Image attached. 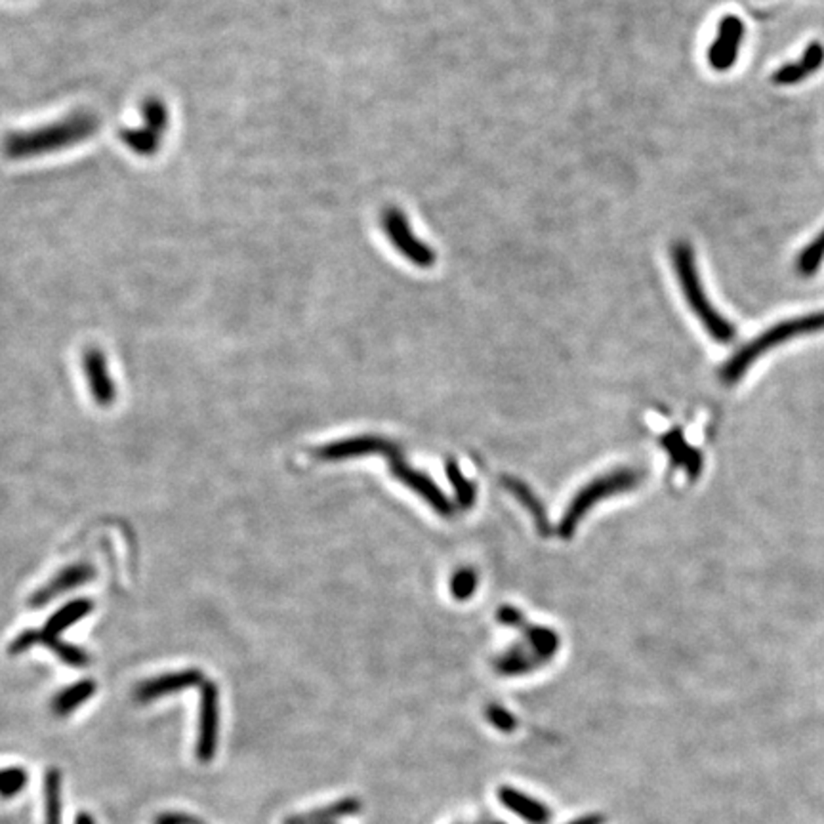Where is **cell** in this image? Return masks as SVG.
Masks as SVG:
<instances>
[{"label": "cell", "instance_id": "1", "mask_svg": "<svg viewBox=\"0 0 824 824\" xmlns=\"http://www.w3.org/2000/svg\"><path fill=\"white\" fill-rule=\"evenodd\" d=\"M100 117L92 111H75L64 118L54 120L31 130L10 132L3 140L4 157L12 161L39 159L52 155L79 144L88 142L100 130Z\"/></svg>", "mask_w": 824, "mask_h": 824}, {"label": "cell", "instance_id": "2", "mask_svg": "<svg viewBox=\"0 0 824 824\" xmlns=\"http://www.w3.org/2000/svg\"><path fill=\"white\" fill-rule=\"evenodd\" d=\"M670 256H671V264H674V269L678 275L681 293L687 300V305H689L691 311L698 317L700 325L706 329L710 338L715 340L717 344H729L735 340V336H737L735 325L729 323V320L714 308L710 298L706 296V290L698 275L697 258H695V250L691 244L685 241L674 242V247H671L670 250Z\"/></svg>", "mask_w": 824, "mask_h": 824}, {"label": "cell", "instance_id": "3", "mask_svg": "<svg viewBox=\"0 0 824 824\" xmlns=\"http://www.w3.org/2000/svg\"><path fill=\"white\" fill-rule=\"evenodd\" d=\"M819 330H824V310L793 317V319H786L783 320V323H776L766 332L758 334L756 338L748 342L746 346H742L737 354L722 366L720 378L725 381L727 386L737 384V381L748 373V369L754 364V361L761 357L763 354H767L771 347L798 338V336L819 332Z\"/></svg>", "mask_w": 824, "mask_h": 824}, {"label": "cell", "instance_id": "4", "mask_svg": "<svg viewBox=\"0 0 824 824\" xmlns=\"http://www.w3.org/2000/svg\"><path fill=\"white\" fill-rule=\"evenodd\" d=\"M641 479L644 478H641V473L636 469H617L613 473H605V476L586 485L583 491L573 498L569 510L565 512L559 525V537L571 539L576 525L583 522V517L595 506V504L609 496L634 491L641 483Z\"/></svg>", "mask_w": 824, "mask_h": 824}, {"label": "cell", "instance_id": "5", "mask_svg": "<svg viewBox=\"0 0 824 824\" xmlns=\"http://www.w3.org/2000/svg\"><path fill=\"white\" fill-rule=\"evenodd\" d=\"M380 225L384 229L386 237L393 244V249L399 252L407 262L412 266L422 267V269H430L437 262V254L430 247V244L424 242L408 224L407 214L397 208V206H388L381 210L380 216Z\"/></svg>", "mask_w": 824, "mask_h": 824}, {"label": "cell", "instance_id": "6", "mask_svg": "<svg viewBox=\"0 0 824 824\" xmlns=\"http://www.w3.org/2000/svg\"><path fill=\"white\" fill-rule=\"evenodd\" d=\"M220 732V691L214 681L201 685V705H198V735L195 756L201 763H208L218 752Z\"/></svg>", "mask_w": 824, "mask_h": 824}, {"label": "cell", "instance_id": "7", "mask_svg": "<svg viewBox=\"0 0 824 824\" xmlns=\"http://www.w3.org/2000/svg\"><path fill=\"white\" fill-rule=\"evenodd\" d=\"M384 456L388 458L391 476L395 479H399L405 487L410 488V491H415L420 498H424L437 513L452 515L454 506L449 502V498L439 491V487L430 478L424 476V473H420L416 469H412L405 462V458L401 456L399 449H397L395 445H391L390 451Z\"/></svg>", "mask_w": 824, "mask_h": 824}, {"label": "cell", "instance_id": "8", "mask_svg": "<svg viewBox=\"0 0 824 824\" xmlns=\"http://www.w3.org/2000/svg\"><path fill=\"white\" fill-rule=\"evenodd\" d=\"M744 39V22L737 15H725L717 25V35L708 50V64L715 71H729L737 64Z\"/></svg>", "mask_w": 824, "mask_h": 824}, {"label": "cell", "instance_id": "9", "mask_svg": "<svg viewBox=\"0 0 824 824\" xmlns=\"http://www.w3.org/2000/svg\"><path fill=\"white\" fill-rule=\"evenodd\" d=\"M203 683H205L203 671L197 668H188L181 671H174V674H162L159 678L142 681L136 687L134 700L142 702V705H147V702L155 700V698L186 691V689H191V687L203 685Z\"/></svg>", "mask_w": 824, "mask_h": 824}, {"label": "cell", "instance_id": "10", "mask_svg": "<svg viewBox=\"0 0 824 824\" xmlns=\"http://www.w3.org/2000/svg\"><path fill=\"white\" fill-rule=\"evenodd\" d=\"M393 443L376 437V435H359L351 439H342L329 445L320 447L317 451L319 460L336 462V460H347V458H359L364 454H386Z\"/></svg>", "mask_w": 824, "mask_h": 824}, {"label": "cell", "instance_id": "11", "mask_svg": "<svg viewBox=\"0 0 824 824\" xmlns=\"http://www.w3.org/2000/svg\"><path fill=\"white\" fill-rule=\"evenodd\" d=\"M39 644L52 649L57 654V659L64 661L69 666L81 668V666H86L90 662V656L83 649L69 645V644H64V641H59L57 637H48V636H44V632H35V630H27L22 636L15 637L12 641V645H10L8 651H10V654H22L27 649H31L33 645H39Z\"/></svg>", "mask_w": 824, "mask_h": 824}, {"label": "cell", "instance_id": "12", "mask_svg": "<svg viewBox=\"0 0 824 824\" xmlns=\"http://www.w3.org/2000/svg\"><path fill=\"white\" fill-rule=\"evenodd\" d=\"M94 574H96V571L92 569L90 565H86V563H73L61 573H57L48 584L42 586L40 590H37L33 593V598L29 600V603L33 607H44L46 603H50L52 600H56L57 595L86 584L88 580Z\"/></svg>", "mask_w": 824, "mask_h": 824}, {"label": "cell", "instance_id": "13", "mask_svg": "<svg viewBox=\"0 0 824 824\" xmlns=\"http://www.w3.org/2000/svg\"><path fill=\"white\" fill-rule=\"evenodd\" d=\"M84 374L88 380V386L92 395H94V401L101 407H110L115 401V384L113 378L110 374V369H107V361L105 355L101 354L100 347H90L84 354Z\"/></svg>", "mask_w": 824, "mask_h": 824}, {"label": "cell", "instance_id": "14", "mask_svg": "<svg viewBox=\"0 0 824 824\" xmlns=\"http://www.w3.org/2000/svg\"><path fill=\"white\" fill-rule=\"evenodd\" d=\"M822 64H824V46L820 42H811L798 61H792V64H785L783 67H778L773 73L771 81L778 86L798 84L809 79L813 73H817L822 67Z\"/></svg>", "mask_w": 824, "mask_h": 824}, {"label": "cell", "instance_id": "15", "mask_svg": "<svg viewBox=\"0 0 824 824\" xmlns=\"http://www.w3.org/2000/svg\"><path fill=\"white\" fill-rule=\"evenodd\" d=\"M662 447L670 454L671 464H674L676 468H683L691 481H695L700 476L702 466H705V460H702L700 452L697 449H693L689 443L685 441L681 430L668 432L662 437Z\"/></svg>", "mask_w": 824, "mask_h": 824}, {"label": "cell", "instance_id": "16", "mask_svg": "<svg viewBox=\"0 0 824 824\" xmlns=\"http://www.w3.org/2000/svg\"><path fill=\"white\" fill-rule=\"evenodd\" d=\"M500 802L506 805L512 813L522 817L529 824H546L552 819V813L548 811V807L537 802L534 798L525 796L523 792H517L513 788H500L498 792Z\"/></svg>", "mask_w": 824, "mask_h": 824}, {"label": "cell", "instance_id": "17", "mask_svg": "<svg viewBox=\"0 0 824 824\" xmlns=\"http://www.w3.org/2000/svg\"><path fill=\"white\" fill-rule=\"evenodd\" d=\"M118 137H120V142L134 153V155L153 157V155H157V151L161 149L164 134L149 125H142L136 128L120 130Z\"/></svg>", "mask_w": 824, "mask_h": 824}, {"label": "cell", "instance_id": "18", "mask_svg": "<svg viewBox=\"0 0 824 824\" xmlns=\"http://www.w3.org/2000/svg\"><path fill=\"white\" fill-rule=\"evenodd\" d=\"M96 695V681H92V679H83L79 683H73L69 685L67 689L64 691H59L54 700H52V712L57 715V717H64L67 714H71L73 710H76L79 706H83L84 702L90 698V697H94Z\"/></svg>", "mask_w": 824, "mask_h": 824}, {"label": "cell", "instance_id": "19", "mask_svg": "<svg viewBox=\"0 0 824 824\" xmlns=\"http://www.w3.org/2000/svg\"><path fill=\"white\" fill-rule=\"evenodd\" d=\"M361 809V803L355 798H344L340 802H336L332 805H327L323 809H315V811L308 815H296L285 820V824H329L334 819L340 817H349L355 815Z\"/></svg>", "mask_w": 824, "mask_h": 824}, {"label": "cell", "instance_id": "20", "mask_svg": "<svg viewBox=\"0 0 824 824\" xmlns=\"http://www.w3.org/2000/svg\"><path fill=\"white\" fill-rule=\"evenodd\" d=\"M92 605L88 600H76V601H71L67 603L66 607H61L56 615H52V618L44 624V636H48V637H57L61 632L67 630L71 624L75 622H79L83 620L90 610H92Z\"/></svg>", "mask_w": 824, "mask_h": 824}, {"label": "cell", "instance_id": "21", "mask_svg": "<svg viewBox=\"0 0 824 824\" xmlns=\"http://www.w3.org/2000/svg\"><path fill=\"white\" fill-rule=\"evenodd\" d=\"M64 800H61V773L52 767L44 775V824H61L64 819Z\"/></svg>", "mask_w": 824, "mask_h": 824}, {"label": "cell", "instance_id": "22", "mask_svg": "<svg viewBox=\"0 0 824 824\" xmlns=\"http://www.w3.org/2000/svg\"><path fill=\"white\" fill-rule=\"evenodd\" d=\"M504 485H506L508 491L530 512V515L534 517V523H537V529L540 530L542 537H548V534H549V519L546 517L542 504L539 502L537 496L532 495L530 488L527 485H523L522 481L513 479V478H504Z\"/></svg>", "mask_w": 824, "mask_h": 824}, {"label": "cell", "instance_id": "23", "mask_svg": "<svg viewBox=\"0 0 824 824\" xmlns=\"http://www.w3.org/2000/svg\"><path fill=\"white\" fill-rule=\"evenodd\" d=\"M540 664L542 661L532 653V649L525 651L523 647H515L502 656L496 664V670L500 671V674L515 676V674H525V671L537 668Z\"/></svg>", "mask_w": 824, "mask_h": 824}, {"label": "cell", "instance_id": "24", "mask_svg": "<svg viewBox=\"0 0 824 824\" xmlns=\"http://www.w3.org/2000/svg\"><path fill=\"white\" fill-rule=\"evenodd\" d=\"M522 628L525 630V636L529 639L532 653L537 654L542 662H546L548 659H552L557 645H559L557 636L552 630L542 628V626H529V624H525V620L522 622Z\"/></svg>", "mask_w": 824, "mask_h": 824}, {"label": "cell", "instance_id": "25", "mask_svg": "<svg viewBox=\"0 0 824 824\" xmlns=\"http://www.w3.org/2000/svg\"><path fill=\"white\" fill-rule=\"evenodd\" d=\"M824 262V229L807 244L798 258V273L802 277H811Z\"/></svg>", "mask_w": 824, "mask_h": 824}, {"label": "cell", "instance_id": "26", "mask_svg": "<svg viewBox=\"0 0 824 824\" xmlns=\"http://www.w3.org/2000/svg\"><path fill=\"white\" fill-rule=\"evenodd\" d=\"M29 775L23 767H6L0 769V798L10 800L27 786Z\"/></svg>", "mask_w": 824, "mask_h": 824}, {"label": "cell", "instance_id": "27", "mask_svg": "<svg viewBox=\"0 0 824 824\" xmlns=\"http://www.w3.org/2000/svg\"><path fill=\"white\" fill-rule=\"evenodd\" d=\"M447 476L454 487L458 506H460L462 510H468L473 504V500H476V488H473L471 483L462 476L460 468H458L454 462H447Z\"/></svg>", "mask_w": 824, "mask_h": 824}, {"label": "cell", "instance_id": "28", "mask_svg": "<svg viewBox=\"0 0 824 824\" xmlns=\"http://www.w3.org/2000/svg\"><path fill=\"white\" fill-rule=\"evenodd\" d=\"M478 588V576L471 569H462L458 571L452 580H451V592L454 595V600H468L469 595L476 592Z\"/></svg>", "mask_w": 824, "mask_h": 824}, {"label": "cell", "instance_id": "29", "mask_svg": "<svg viewBox=\"0 0 824 824\" xmlns=\"http://www.w3.org/2000/svg\"><path fill=\"white\" fill-rule=\"evenodd\" d=\"M155 824H206V822L193 815H188V813H161L155 819Z\"/></svg>", "mask_w": 824, "mask_h": 824}, {"label": "cell", "instance_id": "30", "mask_svg": "<svg viewBox=\"0 0 824 824\" xmlns=\"http://www.w3.org/2000/svg\"><path fill=\"white\" fill-rule=\"evenodd\" d=\"M488 717H491V722L498 727V729H504V731H510L513 729L515 722L512 720V715L506 712V710H502V708H491L488 710Z\"/></svg>", "mask_w": 824, "mask_h": 824}, {"label": "cell", "instance_id": "31", "mask_svg": "<svg viewBox=\"0 0 824 824\" xmlns=\"http://www.w3.org/2000/svg\"><path fill=\"white\" fill-rule=\"evenodd\" d=\"M498 618H500V622L508 624V626H517V628L523 622L522 613H519V610H515V609H512V607H502L498 610Z\"/></svg>", "mask_w": 824, "mask_h": 824}, {"label": "cell", "instance_id": "32", "mask_svg": "<svg viewBox=\"0 0 824 824\" xmlns=\"http://www.w3.org/2000/svg\"><path fill=\"white\" fill-rule=\"evenodd\" d=\"M75 824H96V819L92 817L90 813H86V811H81L79 815H76Z\"/></svg>", "mask_w": 824, "mask_h": 824}, {"label": "cell", "instance_id": "33", "mask_svg": "<svg viewBox=\"0 0 824 824\" xmlns=\"http://www.w3.org/2000/svg\"><path fill=\"white\" fill-rule=\"evenodd\" d=\"M573 824H598V819L595 817H588L584 820H578V822H573Z\"/></svg>", "mask_w": 824, "mask_h": 824}]
</instances>
